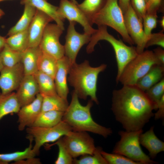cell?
Instances as JSON below:
<instances>
[{
  "mask_svg": "<svg viewBox=\"0 0 164 164\" xmlns=\"http://www.w3.org/2000/svg\"><path fill=\"white\" fill-rule=\"evenodd\" d=\"M111 109L125 131L142 129L152 117L155 104L135 85H123L112 92Z\"/></svg>",
  "mask_w": 164,
  "mask_h": 164,
  "instance_id": "6da1fadb",
  "label": "cell"
},
{
  "mask_svg": "<svg viewBox=\"0 0 164 164\" xmlns=\"http://www.w3.org/2000/svg\"><path fill=\"white\" fill-rule=\"evenodd\" d=\"M107 66L102 64L97 67H92L87 60L80 64L75 62L71 65L67 79L79 98L85 100L89 96L93 101L99 104L96 96L98 77Z\"/></svg>",
  "mask_w": 164,
  "mask_h": 164,
  "instance_id": "7a4b0ae2",
  "label": "cell"
},
{
  "mask_svg": "<svg viewBox=\"0 0 164 164\" xmlns=\"http://www.w3.org/2000/svg\"><path fill=\"white\" fill-rule=\"evenodd\" d=\"M93 105V101L91 100L86 105H82L73 91L70 103L64 113L62 121L67 124L73 131L90 132L106 138L112 131L111 128L101 125L93 120L90 112Z\"/></svg>",
  "mask_w": 164,
  "mask_h": 164,
  "instance_id": "3957f363",
  "label": "cell"
},
{
  "mask_svg": "<svg viewBox=\"0 0 164 164\" xmlns=\"http://www.w3.org/2000/svg\"><path fill=\"white\" fill-rule=\"evenodd\" d=\"M98 27L96 32L91 35L86 48L87 52L90 53L94 51L95 46L100 40H105L110 43L115 55L118 67L116 81L118 84L119 77L125 66L138 54L135 47L127 46L122 41L117 39L109 33L107 26H100Z\"/></svg>",
  "mask_w": 164,
  "mask_h": 164,
  "instance_id": "277c9868",
  "label": "cell"
},
{
  "mask_svg": "<svg viewBox=\"0 0 164 164\" xmlns=\"http://www.w3.org/2000/svg\"><path fill=\"white\" fill-rule=\"evenodd\" d=\"M93 25L110 26L119 33L123 40L130 45L135 44L126 29L124 14L118 0H107L102 8L90 19Z\"/></svg>",
  "mask_w": 164,
  "mask_h": 164,
  "instance_id": "5b68a950",
  "label": "cell"
},
{
  "mask_svg": "<svg viewBox=\"0 0 164 164\" xmlns=\"http://www.w3.org/2000/svg\"><path fill=\"white\" fill-rule=\"evenodd\" d=\"M142 132V129L136 131H119L118 134L120 139L115 145L113 153L124 156L140 164L157 163L151 159L141 149L139 137Z\"/></svg>",
  "mask_w": 164,
  "mask_h": 164,
  "instance_id": "8992f818",
  "label": "cell"
},
{
  "mask_svg": "<svg viewBox=\"0 0 164 164\" xmlns=\"http://www.w3.org/2000/svg\"><path fill=\"white\" fill-rule=\"evenodd\" d=\"M155 64L161 65L153 51H144L138 54L126 65L119 77L118 83L120 82L123 85H135Z\"/></svg>",
  "mask_w": 164,
  "mask_h": 164,
  "instance_id": "52a82bcc",
  "label": "cell"
},
{
  "mask_svg": "<svg viewBox=\"0 0 164 164\" xmlns=\"http://www.w3.org/2000/svg\"><path fill=\"white\" fill-rule=\"evenodd\" d=\"M72 131V128L63 121L52 127H30L26 129L27 133L34 140L32 150L36 155L39 154L40 148L45 143L55 142Z\"/></svg>",
  "mask_w": 164,
  "mask_h": 164,
  "instance_id": "ba28073f",
  "label": "cell"
},
{
  "mask_svg": "<svg viewBox=\"0 0 164 164\" xmlns=\"http://www.w3.org/2000/svg\"><path fill=\"white\" fill-rule=\"evenodd\" d=\"M61 138L73 159L85 155H92L96 149L94 139L86 132L72 131Z\"/></svg>",
  "mask_w": 164,
  "mask_h": 164,
  "instance_id": "9c48e42d",
  "label": "cell"
},
{
  "mask_svg": "<svg viewBox=\"0 0 164 164\" xmlns=\"http://www.w3.org/2000/svg\"><path fill=\"white\" fill-rule=\"evenodd\" d=\"M63 30L56 24L48 23L44 29L39 45L43 53L57 60L64 56V46L59 41Z\"/></svg>",
  "mask_w": 164,
  "mask_h": 164,
  "instance_id": "30bf717a",
  "label": "cell"
},
{
  "mask_svg": "<svg viewBox=\"0 0 164 164\" xmlns=\"http://www.w3.org/2000/svg\"><path fill=\"white\" fill-rule=\"evenodd\" d=\"M125 27L127 32L135 44L138 54L144 51L149 36L144 31L142 22L132 8L130 3L124 14Z\"/></svg>",
  "mask_w": 164,
  "mask_h": 164,
  "instance_id": "8fae6325",
  "label": "cell"
},
{
  "mask_svg": "<svg viewBox=\"0 0 164 164\" xmlns=\"http://www.w3.org/2000/svg\"><path fill=\"white\" fill-rule=\"evenodd\" d=\"M58 12L62 18L69 21L79 23L83 27L84 32L92 35L97 31L94 29L88 17L71 0H60Z\"/></svg>",
  "mask_w": 164,
  "mask_h": 164,
  "instance_id": "7c38bea8",
  "label": "cell"
},
{
  "mask_svg": "<svg viewBox=\"0 0 164 164\" xmlns=\"http://www.w3.org/2000/svg\"><path fill=\"white\" fill-rule=\"evenodd\" d=\"M76 24L74 21H69L64 46V56L72 64L76 62L79 51L83 46L89 43L91 36V35L84 32L80 34L77 32L75 27Z\"/></svg>",
  "mask_w": 164,
  "mask_h": 164,
  "instance_id": "4fadbf2b",
  "label": "cell"
},
{
  "mask_svg": "<svg viewBox=\"0 0 164 164\" xmlns=\"http://www.w3.org/2000/svg\"><path fill=\"white\" fill-rule=\"evenodd\" d=\"M0 72V88L3 94L16 90L25 75L21 62L12 67H3Z\"/></svg>",
  "mask_w": 164,
  "mask_h": 164,
  "instance_id": "5bb4252c",
  "label": "cell"
},
{
  "mask_svg": "<svg viewBox=\"0 0 164 164\" xmlns=\"http://www.w3.org/2000/svg\"><path fill=\"white\" fill-rule=\"evenodd\" d=\"M43 97L39 93L30 103L21 107L17 113L18 130L31 127L41 112Z\"/></svg>",
  "mask_w": 164,
  "mask_h": 164,
  "instance_id": "9a60e30c",
  "label": "cell"
},
{
  "mask_svg": "<svg viewBox=\"0 0 164 164\" xmlns=\"http://www.w3.org/2000/svg\"><path fill=\"white\" fill-rule=\"evenodd\" d=\"M48 15L38 9L28 27V47L39 46L46 25L53 21Z\"/></svg>",
  "mask_w": 164,
  "mask_h": 164,
  "instance_id": "2e32d148",
  "label": "cell"
},
{
  "mask_svg": "<svg viewBox=\"0 0 164 164\" xmlns=\"http://www.w3.org/2000/svg\"><path fill=\"white\" fill-rule=\"evenodd\" d=\"M15 92L21 108L32 102L39 93L33 75H25Z\"/></svg>",
  "mask_w": 164,
  "mask_h": 164,
  "instance_id": "e0dca14e",
  "label": "cell"
},
{
  "mask_svg": "<svg viewBox=\"0 0 164 164\" xmlns=\"http://www.w3.org/2000/svg\"><path fill=\"white\" fill-rule=\"evenodd\" d=\"M72 64L65 56L57 60V68L54 78L57 94L67 101L69 92L67 77Z\"/></svg>",
  "mask_w": 164,
  "mask_h": 164,
  "instance_id": "ac0fdd59",
  "label": "cell"
},
{
  "mask_svg": "<svg viewBox=\"0 0 164 164\" xmlns=\"http://www.w3.org/2000/svg\"><path fill=\"white\" fill-rule=\"evenodd\" d=\"M154 126L139 137L140 144L146 148L149 152L151 159H155L157 155L164 151V143L160 140L155 135L154 131Z\"/></svg>",
  "mask_w": 164,
  "mask_h": 164,
  "instance_id": "d6986e66",
  "label": "cell"
},
{
  "mask_svg": "<svg viewBox=\"0 0 164 164\" xmlns=\"http://www.w3.org/2000/svg\"><path fill=\"white\" fill-rule=\"evenodd\" d=\"M21 4H29L36 9L41 11L50 17L56 24L63 30L64 29L63 19L58 12V7L48 2L47 0H21Z\"/></svg>",
  "mask_w": 164,
  "mask_h": 164,
  "instance_id": "ffe728a7",
  "label": "cell"
},
{
  "mask_svg": "<svg viewBox=\"0 0 164 164\" xmlns=\"http://www.w3.org/2000/svg\"><path fill=\"white\" fill-rule=\"evenodd\" d=\"M164 66L154 65L140 79L135 85L140 89L145 91L164 78Z\"/></svg>",
  "mask_w": 164,
  "mask_h": 164,
  "instance_id": "44dd1931",
  "label": "cell"
},
{
  "mask_svg": "<svg viewBox=\"0 0 164 164\" xmlns=\"http://www.w3.org/2000/svg\"><path fill=\"white\" fill-rule=\"evenodd\" d=\"M41 52L39 46L28 47L22 52L21 62L25 75H33L38 71L37 62Z\"/></svg>",
  "mask_w": 164,
  "mask_h": 164,
  "instance_id": "7402d4cb",
  "label": "cell"
},
{
  "mask_svg": "<svg viewBox=\"0 0 164 164\" xmlns=\"http://www.w3.org/2000/svg\"><path fill=\"white\" fill-rule=\"evenodd\" d=\"M20 108L15 92L6 94L0 92V120L8 114H17Z\"/></svg>",
  "mask_w": 164,
  "mask_h": 164,
  "instance_id": "603a6c76",
  "label": "cell"
},
{
  "mask_svg": "<svg viewBox=\"0 0 164 164\" xmlns=\"http://www.w3.org/2000/svg\"><path fill=\"white\" fill-rule=\"evenodd\" d=\"M64 113L56 111L41 112L31 127L47 128L54 126L62 121Z\"/></svg>",
  "mask_w": 164,
  "mask_h": 164,
  "instance_id": "cb8c5ba5",
  "label": "cell"
},
{
  "mask_svg": "<svg viewBox=\"0 0 164 164\" xmlns=\"http://www.w3.org/2000/svg\"><path fill=\"white\" fill-rule=\"evenodd\" d=\"M33 75L38 86L39 93L43 97L57 94L53 78L39 71Z\"/></svg>",
  "mask_w": 164,
  "mask_h": 164,
  "instance_id": "d4e9b609",
  "label": "cell"
},
{
  "mask_svg": "<svg viewBox=\"0 0 164 164\" xmlns=\"http://www.w3.org/2000/svg\"><path fill=\"white\" fill-rule=\"evenodd\" d=\"M23 14L16 24L9 31L7 35L11 36L28 29L36 12V9L33 6L26 4Z\"/></svg>",
  "mask_w": 164,
  "mask_h": 164,
  "instance_id": "484cf974",
  "label": "cell"
},
{
  "mask_svg": "<svg viewBox=\"0 0 164 164\" xmlns=\"http://www.w3.org/2000/svg\"><path fill=\"white\" fill-rule=\"evenodd\" d=\"M69 106L68 101L58 94L43 97L41 112L56 111L65 112Z\"/></svg>",
  "mask_w": 164,
  "mask_h": 164,
  "instance_id": "4316f807",
  "label": "cell"
},
{
  "mask_svg": "<svg viewBox=\"0 0 164 164\" xmlns=\"http://www.w3.org/2000/svg\"><path fill=\"white\" fill-rule=\"evenodd\" d=\"M28 137L29 141L28 147L23 151H18L7 153L0 154V160L6 164L14 161L15 162L25 159L34 157L36 155L32 150V138L30 136Z\"/></svg>",
  "mask_w": 164,
  "mask_h": 164,
  "instance_id": "83f0119b",
  "label": "cell"
},
{
  "mask_svg": "<svg viewBox=\"0 0 164 164\" xmlns=\"http://www.w3.org/2000/svg\"><path fill=\"white\" fill-rule=\"evenodd\" d=\"M28 28L6 39V43L12 49L22 52L28 47Z\"/></svg>",
  "mask_w": 164,
  "mask_h": 164,
  "instance_id": "f1b7e54d",
  "label": "cell"
},
{
  "mask_svg": "<svg viewBox=\"0 0 164 164\" xmlns=\"http://www.w3.org/2000/svg\"><path fill=\"white\" fill-rule=\"evenodd\" d=\"M57 60L42 51L37 62L38 71L54 79L57 68Z\"/></svg>",
  "mask_w": 164,
  "mask_h": 164,
  "instance_id": "f546056e",
  "label": "cell"
},
{
  "mask_svg": "<svg viewBox=\"0 0 164 164\" xmlns=\"http://www.w3.org/2000/svg\"><path fill=\"white\" fill-rule=\"evenodd\" d=\"M22 52L11 48L6 43L0 51V57L3 67H13L21 62Z\"/></svg>",
  "mask_w": 164,
  "mask_h": 164,
  "instance_id": "4dcf8cb0",
  "label": "cell"
},
{
  "mask_svg": "<svg viewBox=\"0 0 164 164\" xmlns=\"http://www.w3.org/2000/svg\"><path fill=\"white\" fill-rule=\"evenodd\" d=\"M106 0H84L81 3L78 4L77 6L88 17L90 20L91 18L102 8Z\"/></svg>",
  "mask_w": 164,
  "mask_h": 164,
  "instance_id": "1f68e13d",
  "label": "cell"
},
{
  "mask_svg": "<svg viewBox=\"0 0 164 164\" xmlns=\"http://www.w3.org/2000/svg\"><path fill=\"white\" fill-rule=\"evenodd\" d=\"M102 148L96 147L92 155L87 154L81 156L79 159H74L73 164H108L101 154Z\"/></svg>",
  "mask_w": 164,
  "mask_h": 164,
  "instance_id": "d6a6232c",
  "label": "cell"
},
{
  "mask_svg": "<svg viewBox=\"0 0 164 164\" xmlns=\"http://www.w3.org/2000/svg\"><path fill=\"white\" fill-rule=\"evenodd\" d=\"M145 92L149 99L155 104L157 110L158 104L164 95V77Z\"/></svg>",
  "mask_w": 164,
  "mask_h": 164,
  "instance_id": "836d02e7",
  "label": "cell"
},
{
  "mask_svg": "<svg viewBox=\"0 0 164 164\" xmlns=\"http://www.w3.org/2000/svg\"><path fill=\"white\" fill-rule=\"evenodd\" d=\"M56 141L54 144H56L58 146L59 152L57 158L55 162V164H73L74 159L65 146L61 137Z\"/></svg>",
  "mask_w": 164,
  "mask_h": 164,
  "instance_id": "e575fe53",
  "label": "cell"
},
{
  "mask_svg": "<svg viewBox=\"0 0 164 164\" xmlns=\"http://www.w3.org/2000/svg\"><path fill=\"white\" fill-rule=\"evenodd\" d=\"M101 154L108 164H140L119 154L108 153L102 150L101 151Z\"/></svg>",
  "mask_w": 164,
  "mask_h": 164,
  "instance_id": "d590c367",
  "label": "cell"
},
{
  "mask_svg": "<svg viewBox=\"0 0 164 164\" xmlns=\"http://www.w3.org/2000/svg\"><path fill=\"white\" fill-rule=\"evenodd\" d=\"M158 16L157 14L147 13L142 19V25L145 34L149 36L152 30L157 26Z\"/></svg>",
  "mask_w": 164,
  "mask_h": 164,
  "instance_id": "8d00e7d4",
  "label": "cell"
},
{
  "mask_svg": "<svg viewBox=\"0 0 164 164\" xmlns=\"http://www.w3.org/2000/svg\"><path fill=\"white\" fill-rule=\"evenodd\" d=\"M130 4L141 21L147 12L145 0H130Z\"/></svg>",
  "mask_w": 164,
  "mask_h": 164,
  "instance_id": "74e56055",
  "label": "cell"
},
{
  "mask_svg": "<svg viewBox=\"0 0 164 164\" xmlns=\"http://www.w3.org/2000/svg\"><path fill=\"white\" fill-rule=\"evenodd\" d=\"M163 31L162 30L159 32L152 33L146 43L145 48L155 45L164 48V34Z\"/></svg>",
  "mask_w": 164,
  "mask_h": 164,
  "instance_id": "f35d334b",
  "label": "cell"
},
{
  "mask_svg": "<svg viewBox=\"0 0 164 164\" xmlns=\"http://www.w3.org/2000/svg\"><path fill=\"white\" fill-rule=\"evenodd\" d=\"M147 7V12L157 14L160 7L161 1L160 0H145Z\"/></svg>",
  "mask_w": 164,
  "mask_h": 164,
  "instance_id": "ab89813d",
  "label": "cell"
},
{
  "mask_svg": "<svg viewBox=\"0 0 164 164\" xmlns=\"http://www.w3.org/2000/svg\"><path fill=\"white\" fill-rule=\"evenodd\" d=\"M157 111L154 114L155 119L158 120L164 117V95L161 97L157 104Z\"/></svg>",
  "mask_w": 164,
  "mask_h": 164,
  "instance_id": "60d3db41",
  "label": "cell"
},
{
  "mask_svg": "<svg viewBox=\"0 0 164 164\" xmlns=\"http://www.w3.org/2000/svg\"><path fill=\"white\" fill-rule=\"evenodd\" d=\"M154 54L161 65L164 66V50L160 46L154 49Z\"/></svg>",
  "mask_w": 164,
  "mask_h": 164,
  "instance_id": "b9f144b4",
  "label": "cell"
},
{
  "mask_svg": "<svg viewBox=\"0 0 164 164\" xmlns=\"http://www.w3.org/2000/svg\"><path fill=\"white\" fill-rule=\"evenodd\" d=\"M20 161L15 163V164H41L40 159L34 157Z\"/></svg>",
  "mask_w": 164,
  "mask_h": 164,
  "instance_id": "7bdbcfd3",
  "label": "cell"
},
{
  "mask_svg": "<svg viewBox=\"0 0 164 164\" xmlns=\"http://www.w3.org/2000/svg\"><path fill=\"white\" fill-rule=\"evenodd\" d=\"M118 3L124 14L130 4V0H118Z\"/></svg>",
  "mask_w": 164,
  "mask_h": 164,
  "instance_id": "ee69618b",
  "label": "cell"
},
{
  "mask_svg": "<svg viewBox=\"0 0 164 164\" xmlns=\"http://www.w3.org/2000/svg\"><path fill=\"white\" fill-rule=\"evenodd\" d=\"M6 38L0 35V51L6 43Z\"/></svg>",
  "mask_w": 164,
  "mask_h": 164,
  "instance_id": "f6af8a7d",
  "label": "cell"
},
{
  "mask_svg": "<svg viewBox=\"0 0 164 164\" xmlns=\"http://www.w3.org/2000/svg\"><path fill=\"white\" fill-rule=\"evenodd\" d=\"M159 23H160V26L162 27L163 30L164 29V16H163L160 20V21Z\"/></svg>",
  "mask_w": 164,
  "mask_h": 164,
  "instance_id": "bcb514c9",
  "label": "cell"
},
{
  "mask_svg": "<svg viewBox=\"0 0 164 164\" xmlns=\"http://www.w3.org/2000/svg\"><path fill=\"white\" fill-rule=\"evenodd\" d=\"M5 14L3 10L0 9V19Z\"/></svg>",
  "mask_w": 164,
  "mask_h": 164,
  "instance_id": "7dc6e473",
  "label": "cell"
},
{
  "mask_svg": "<svg viewBox=\"0 0 164 164\" xmlns=\"http://www.w3.org/2000/svg\"><path fill=\"white\" fill-rule=\"evenodd\" d=\"M3 67V65L2 64V63L1 61L0 57V72L2 70V69Z\"/></svg>",
  "mask_w": 164,
  "mask_h": 164,
  "instance_id": "c3c4849f",
  "label": "cell"
},
{
  "mask_svg": "<svg viewBox=\"0 0 164 164\" xmlns=\"http://www.w3.org/2000/svg\"><path fill=\"white\" fill-rule=\"evenodd\" d=\"M71 1L74 2V3L78 4V3L76 0H70Z\"/></svg>",
  "mask_w": 164,
  "mask_h": 164,
  "instance_id": "681fc988",
  "label": "cell"
},
{
  "mask_svg": "<svg viewBox=\"0 0 164 164\" xmlns=\"http://www.w3.org/2000/svg\"><path fill=\"white\" fill-rule=\"evenodd\" d=\"M0 164H6V163L0 160Z\"/></svg>",
  "mask_w": 164,
  "mask_h": 164,
  "instance_id": "f907efd6",
  "label": "cell"
},
{
  "mask_svg": "<svg viewBox=\"0 0 164 164\" xmlns=\"http://www.w3.org/2000/svg\"><path fill=\"white\" fill-rule=\"evenodd\" d=\"M5 0H0V2L4 1H5Z\"/></svg>",
  "mask_w": 164,
  "mask_h": 164,
  "instance_id": "816d5d0a",
  "label": "cell"
},
{
  "mask_svg": "<svg viewBox=\"0 0 164 164\" xmlns=\"http://www.w3.org/2000/svg\"><path fill=\"white\" fill-rule=\"evenodd\" d=\"M160 0L162 1V0Z\"/></svg>",
  "mask_w": 164,
  "mask_h": 164,
  "instance_id": "f5cc1de1",
  "label": "cell"
}]
</instances>
